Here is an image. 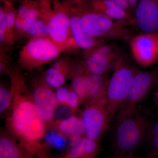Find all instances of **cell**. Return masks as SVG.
<instances>
[{
	"label": "cell",
	"instance_id": "cell-21",
	"mask_svg": "<svg viewBox=\"0 0 158 158\" xmlns=\"http://www.w3.org/2000/svg\"><path fill=\"white\" fill-rule=\"evenodd\" d=\"M99 149L98 141L90 140L85 136L79 144L71 148L62 158H95Z\"/></svg>",
	"mask_w": 158,
	"mask_h": 158
},
{
	"label": "cell",
	"instance_id": "cell-31",
	"mask_svg": "<svg viewBox=\"0 0 158 158\" xmlns=\"http://www.w3.org/2000/svg\"><path fill=\"white\" fill-rule=\"evenodd\" d=\"M111 158H135L133 156L132 153L123 154H116Z\"/></svg>",
	"mask_w": 158,
	"mask_h": 158
},
{
	"label": "cell",
	"instance_id": "cell-20",
	"mask_svg": "<svg viewBox=\"0 0 158 158\" xmlns=\"http://www.w3.org/2000/svg\"><path fill=\"white\" fill-rule=\"evenodd\" d=\"M108 74L103 75L89 74L88 80L87 97L85 105L106 99L109 81Z\"/></svg>",
	"mask_w": 158,
	"mask_h": 158
},
{
	"label": "cell",
	"instance_id": "cell-4",
	"mask_svg": "<svg viewBox=\"0 0 158 158\" xmlns=\"http://www.w3.org/2000/svg\"><path fill=\"white\" fill-rule=\"evenodd\" d=\"M150 120L138 111L133 116L118 122L113 137L116 154L132 153L145 139Z\"/></svg>",
	"mask_w": 158,
	"mask_h": 158
},
{
	"label": "cell",
	"instance_id": "cell-33",
	"mask_svg": "<svg viewBox=\"0 0 158 158\" xmlns=\"http://www.w3.org/2000/svg\"><path fill=\"white\" fill-rule=\"evenodd\" d=\"M86 0H65V2L67 3L77 2H83Z\"/></svg>",
	"mask_w": 158,
	"mask_h": 158
},
{
	"label": "cell",
	"instance_id": "cell-19",
	"mask_svg": "<svg viewBox=\"0 0 158 158\" xmlns=\"http://www.w3.org/2000/svg\"><path fill=\"white\" fill-rule=\"evenodd\" d=\"M0 156L3 158H36L6 130L1 132Z\"/></svg>",
	"mask_w": 158,
	"mask_h": 158
},
{
	"label": "cell",
	"instance_id": "cell-25",
	"mask_svg": "<svg viewBox=\"0 0 158 158\" xmlns=\"http://www.w3.org/2000/svg\"><path fill=\"white\" fill-rule=\"evenodd\" d=\"M52 129V131L46 134L45 137L47 142L54 147L58 148L64 147L67 138L59 131Z\"/></svg>",
	"mask_w": 158,
	"mask_h": 158
},
{
	"label": "cell",
	"instance_id": "cell-9",
	"mask_svg": "<svg viewBox=\"0 0 158 158\" xmlns=\"http://www.w3.org/2000/svg\"><path fill=\"white\" fill-rule=\"evenodd\" d=\"M85 105L81 117L85 124L86 137L98 141L110 121L106 99Z\"/></svg>",
	"mask_w": 158,
	"mask_h": 158
},
{
	"label": "cell",
	"instance_id": "cell-8",
	"mask_svg": "<svg viewBox=\"0 0 158 158\" xmlns=\"http://www.w3.org/2000/svg\"><path fill=\"white\" fill-rule=\"evenodd\" d=\"M30 85L33 101L38 113L48 125H50L54 121L58 105L56 93L46 82L44 74L32 77Z\"/></svg>",
	"mask_w": 158,
	"mask_h": 158
},
{
	"label": "cell",
	"instance_id": "cell-15",
	"mask_svg": "<svg viewBox=\"0 0 158 158\" xmlns=\"http://www.w3.org/2000/svg\"><path fill=\"white\" fill-rule=\"evenodd\" d=\"M73 61L68 57L63 56L54 60L44 74V80L52 89L64 86L69 79L73 66Z\"/></svg>",
	"mask_w": 158,
	"mask_h": 158
},
{
	"label": "cell",
	"instance_id": "cell-6",
	"mask_svg": "<svg viewBox=\"0 0 158 158\" xmlns=\"http://www.w3.org/2000/svg\"><path fill=\"white\" fill-rule=\"evenodd\" d=\"M158 84L157 70L138 71L133 79L126 98L116 114L117 121L128 118L137 113L138 105Z\"/></svg>",
	"mask_w": 158,
	"mask_h": 158
},
{
	"label": "cell",
	"instance_id": "cell-32",
	"mask_svg": "<svg viewBox=\"0 0 158 158\" xmlns=\"http://www.w3.org/2000/svg\"><path fill=\"white\" fill-rule=\"evenodd\" d=\"M153 97V100L156 104L158 106V87L154 92Z\"/></svg>",
	"mask_w": 158,
	"mask_h": 158
},
{
	"label": "cell",
	"instance_id": "cell-1",
	"mask_svg": "<svg viewBox=\"0 0 158 158\" xmlns=\"http://www.w3.org/2000/svg\"><path fill=\"white\" fill-rule=\"evenodd\" d=\"M11 101L6 120V130L36 158H49L41 141L48 125L40 115L30 88L18 67L11 69Z\"/></svg>",
	"mask_w": 158,
	"mask_h": 158
},
{
	"label": "cell",
	"instance_id": "cell-11",
	"mask_svg": "<svg viewBox=\"0 0 158 158\" xmlns=\"http://www.w3.org/2000/svg\"><path fill=\"white\" fill-rule=\"evenodd\" d=\"M130 47L136 62L148 67L158 61V32L143 33L131 38Z\"/></svg>",
	"mask_w": 158,
	"mask_h": 158
},
{
	"label": "cell",
	"instance_id": "cell-29",
	"mask_svg": "<svg viewBox=\"0 0 158 158\" xmlns=\"http://www.w3.org/2000/svg\"><path fill=\"white\" fill-rule=\"evenodd\" d=\"M110 1L113 2V3L119 6L122 9H124L125 11H126L129 14L131 15L134 17V14L130 8L127 0H110Z\"/></svg>",
	"mask_w": 158,
	"mask_h": 158
},
{
	"label": "cell",
	"instance_id": "cell-28",
	"mask_svg": "<svg viewBox=\"0 0 158 158\" xmlns=\"http://www.w3.org/2000/svg\"><path fill=\"white\" fill-rule=\"evenodd\" d=\"M71 90V88H69L64 86L56 90L55 93L58 104L67 106Z\"/></svg>",
	"mask_w": 158,
	"mask_h": 158
},
{
	"label": "cell",
	"instance_id": "cell-34",
	"mask_svg": "<svg viewBox=\"0 0 158 158\" xmlns=\"http://www.w3.org/2000/svg\"><path fill=\"white\" fill-rule=\"evenodd\" d=\"M6 1H9V2H10L12 3H13L15 0H6Z\"/></svg>",
	"mask_w": 158,
	"mask_h": 158
},
{
	"label": "cell",
	"instance_id": "cell-36",
	"mask_svg": "<svg viewBox=\"0 0 158 158\" xmlns=\"http://www.w3.org/2000/svg\"><path fill=\"white\" fill-rule=\"evenodd\" d=\"M154 1L156 2L158 4V0H154Z\"/></svg>",
	"mask_w": 158,
	"mask_h": 158
},
{
	"label": "cell",
	"instance_id": "cell-3",
	"mask_svg": "<svg viewBox=\"0 0 158 158\" xmlns=\"http://www.w3.org/2000/svg\"><path fill=\"white\" fill-rule=\"evenodd\" d=\"M121 56L113 66L109 78L106 100L110 120L117 114L126 98L134 77L138 71Z\"/></svg>",
	"mask_w": 158,
	"mask_h": 158
},
{
	"label": "cell",
	"instance_id": "cell-30",
	"mask_svg": "<svg viewBox=\"0 0 158 158\" xmlns=\"http://www.w3.org/2000/svg\"><path fill=\"white\" fill-rule=\"evenodd\" d=\"M128 4L131 10L132 11L133 14H134V11L135 9L137 4H138V0H127Z\"/></svg>",
	"mask_w": 158,
	"mask_h": 158
},
{
	"label": "cell",
	"instance_id": "cell-2",
	"mask_svg": "<svg viewBox=\"0 0 158 158\" xmlns=\"http://www.w3.org/2000/svg\"><path fill=\"white\" fill-rule=\"evenodd\" d=\"M71 6L78 11L82 28L91 37L104 41L131 38L128 26L97 12L79 6Z\"/></svg>",
	"mask_w": 158,
	"mask_h": 158
},
{
	"label": "cell",
	"instance_id": "cell-14",
	"mask_svg": "<svg viewBox=\"0 0 158 158\" xmlns=\"http://www.w3.org/2000/svg\"><path fill=\"white\" fill-rule=\"evenodd\" d=\"M4 10L3 16L0 18V44L1 47L9 48L16 42L15 22L17 9L13 3L6 0H1Z\"/></svg>",
	"mask_w": 158,
	"mask_h": 158
},
{
	"label": "cell",
	"instance_id": "cell-17",
	"mask_svg": "<svg viewBox=\"0 0 158 158\" xmlns=\"http://www.w3.org/2000/svg\"><path fill=\"white\" fill-rule=\"evenodd\" d=\"M89 74L84 61L73 62L69 77L71 82V88L78 96L81 105L85 104L87 99Z\"/></svg>",
	"mask_w": 158,
	"mask_h": 158
},
{
	"label": "cell",
	"instance_id": "cell-10",
	"mask_svg": "<svg viewBox=\"0 0 158 158\" xmlns=\"http://www.w3.org/2000/svg\"><path fill=\"white\" fill-rule=\"evenodd\" d=\"M84 64L91 74L103 75L108 74L111 65H115L120 57L119 50L113 44H100L91 50L85 52Z\"/></svg>",
	"mask_w": 158,
	"mask_h": 158
},
{
	"label": "cell",
	"instance_id": "cell-24",
	"mask_svg": "<svg viewBox=\"0 0 158 158\" xmlns=\"http://www.w3.org/2000/svg\"><path fill=\"white\" fill-rule=\"evenodd\" d=\"M47 37H49L48 25L40 17L35 20L29 26L25 35V37H28L29 39Z\"/></svg>",
	"mask_w": 158,
	"mask_h": 158
},
{
	"label": "cell",
	"instance_id": "cell-27",
	"mask_svg": "<svg viewBox=\"0 0 158 158\" xmlns=\"http://www.w3.org/2000/svg\"><path fill=\"white\" fill-rule=\"evenodd\" d=\"M11 101V90L1 83L0 85V113L5 114L9 110Z\"/></svg>",
	"mask_w": 158,
	"mask_h": 158
},
{
	"label": "cell",
	"instance_id": "cell-35",
	"mask_svg": "<svg viewBox=\"0 0 158 158\" xmlns=\"http://www.w3.org/2000/svg\"><path fill=\"white\" fill-rule=\"evenodd\" d=\"M18 1H19L20 3H21L22 2H23V1H24V0H18Z\"/></svg>",
	"mask_w": 158,
	"mask_h": 158
},
{
	"label": "cell",
	"instance_id": "cell-13",
	"mask_svg": "<svg viewBox=\"0 0 158 158\" xmlns=\"http://www.w3.org/2000/svg\"><path fill=\"white\" fill-rule=\"evenodd\" d=\"M134 18L135 24L143 33H158V3L154 0H138Z\"/></svg>",
	"mask_w": 158,
	"mask_h": 158
},
{
	"label": "cell",
	"instance_id": "cell-7",
	"mask_svg": "<svg viewBox=\"0 0 158 158\" xmlns=\"http://www.w3.org/2000/svg\"><path fill=\"white\" fill-rule=\"evenodd\" d=\"M53 11L47 24L49 36L62 52L79 49L73 37L70 18L64 5L59 0H52Z\"/></svg>",
	"mask_w": 158,
	"mask_h": 158
},
{
	"label": "cell",
	"instance_id": "cell-12",
	"mask_svg": "<svg viewBox=\"0 0 158 158\" xmlns=\"http://www.w3.org/2000/svg\"><path fill=\"white\" fill-rule=\"evenodd\" d=\"M69 4L103 15L128 27L135 24L132 15L110 0H86Z\"/></svg>",
	"mask_w": 158,
	"mask_h": 158
},
{
	"label": "cell",
	"instance_id": "cell-37",
	"mask_svg": "<svg viewBox=\"0 0 158 158\" xmlns=\"http://www.w3.org/2000/svg\"><path fill=\"white\" fill-rule=\"evenodd\" d=\"M0 158H3L2 157L0 156Z\"/></svg>",
	"mask_w": 158,
	"mask_h": 158
},
{
	"label": "cell",
	"instance_id": "cell-5",
	"mask_svg": "<svg viewBox=\"0 0 158 158\" xmlns=\"http://www.w3.org/2000/svg\"><path fill=\"white\" fill-rule=\"evenodd\" d=\"M62 52L49 37L31 38L19 52V68L32 71L54 61Z\"/></svg>",
	"mask_w": 158,
	"mask_h": 158
},
{
	"label": "cell",
	"instance_id": "cell-22",
	"mask_svg": "<svg viewBox=\"0 0 158 158\" xmlns=\"http://www.w3.org/2000/svg\"><path fill=\"white\" fill-rule=\"evenodd\" d=\"M40 9L39 2L34 0L33 5L29 9L22 23L20 28L15 37L16 41L25 37L27 30L31 23L40 17Z\"/></svg>",
	"mask_w": 158,
	"mask_h": 158
},
{
	"label": "cell",
	"instance_id": "cell-26",
	"mask_svg": "<svg viewBox=\"0 0 158 158\" xmlns=\"http://www.w3.org/2000/svg\"><path fill=\"white\" fill-rule=\"evenodd\" d=\"M34 0H24L20 3V6L17 9L16 22H15V37L19 31L23 19L26 15L33 5Z\"/></svg>",
	"mask_w": 158,
	"mask_h": 158
},
{
	"label": "cell",
	"instance_id": "cell-23",
	"mask_svg": "<svg viewBox=\"0 0 158 158\" xmlns=\"http://www.w3.org/2000/svg\"><path fill=\"white\" fill-rule=\"evenodd\" d=\"M145 140L149 156H158V118L152 123L150 122Z\"/></svg>",
	"mask_w": 158,
	"mask_h": 158
},
{
	"label": "cell",
	"instance_id": "cell-18",
	"mask_svg": "<svg viewBox=\"0 0 158 158\" xmlns=\"http://www.w3.org/2000/svg\"><path fill=\"white\" fill-rule=\"evenodd\" d=\"M67 138H83L86 136V130L81 116L72 115L65 119L54 120L50 125Z\"/></svg>",
	"mask_w": 158,
	"mask_h": 158
},
{
	"label": "cell",
	"instance_id": "cell-16",
	"mask_svg": "<svg viewBox=\"0 0 158 158\" xmlns=\"http://www.w3.org/2000/svg\"><path fill=\"white\" fill-rule=\"evenodd\" d=\"M63 5L70 18L72 34L79 48L88 52L103 43L104 40L91 37L83 30L80 24V14L77 9L70 6Z\"/></svg>",
	"mask_w": 158,
	"mask_h": 158
}]
</instances>
